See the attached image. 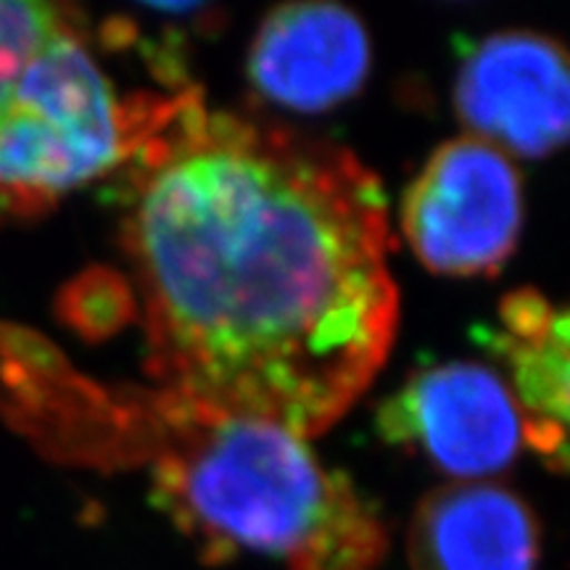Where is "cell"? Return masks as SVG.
I'll return each instance as SVG.
<instances>
[{
  "instance_id": "cell-1",
  "label": "cell",
  "mask_w": 570,
  "mask_h": 570,
  "mask_svg": "<svg viewBox=\"0 0 570 570\" xmlns=\"http://www.w3.org/2000/svg\"><path fill=\"white\" fill-rule=\"evenodd\" d=\"M122 244L161 391L325 433L386 365L399 325L381 180L348 148L142 98Z\"/></svg>"
},
{
  "instance_id": "cell-2",
  "label": "cell",
  "mask_w": 570,
  "mask_h": 570,
  "mask_svg": "<svg viewBox=\"0 0 570 570\" xmlns=\"http://www.w3.org/2000/svg\"><path fill=\"white\" fill-rule=\"evenodd\" d=\"M119 407L151 433L154 494L206 562L259 554L288 570H375L386 558L377 510L306 439L161 389Z\"/></svg>"
},
{
  "instance_id": "cell-3",
  "label": "cell",
  "mask_w": 570,
  "mask_h": 570,
  "mask_svg": "<svg viewBox=\"0 0 570 570\" xmlns=\"http://www.w3.org/2000/svg\"><path fill=\"white\" fill-rule=\"evenodd\" d=\"M138 104H122L75 21L24 63L0 106V212H40L122 167Z\"/></svg>"
},
{
  "instance_id": "cell-4",
  "label": "cell",
  "mask_w": 570,
  "mask_h": 570,
  "mask_svg": "<svg viewBox=\"0 0 570 570\" xmlns=\"http://www.w3.org/2000/svg\"><path fill=\"white\" fill-rule=\"evenodd\" d=\"M523 227V183L515 164L473 135L446 140L410 183L402 230L431 273H497Z\"/></svg>"
},
{
  "instance_id": "cell-5",
  "label": "cell",
  "mask_w": 570,
  "mask_h": 570,
  "mask_svg": "<svg viewBox=\"0 0 570 570\" xmlns=\"http://www.w3.org/2000/svg\"><path fill=\"white\" fill-rule=\"evenodd\" d=\"M377 431L462 481L510 468L523 444L508 383L475 362L420 370L377 410Z\"/></svg>"
},
{
  "instance_id": "cell-6",
  "label": "cell",
  "mask_w": 570,
  "mask_h": 570,
  "mask_svg": "<svg viewBox=\"0 0 570 570\" xmlns=\"http://www.w3.org/2000/svg\"><path fill=\"white\" fill-rule=\"evenodd\" d=\"M454 106L473 138L504 156H550L568 138V56L558 40L531 30L489 35L460 63Z\"/></svg>"
},
{
  "instance_id": "cell-7",
  "label": "cell",
  "mask_w": 570,
  "mask_h": 570,
  "mask_svg": "<svg viewBox=\"0 0 570 570\" xmlns=\"http://www.w3.org/2000/svg\"><path fill=\"white\" fill-rule=\"evenodd\" d=\"M370 71L362 19L338 3H285L265 17L248 53V77L267 101L325 111L360 92Z\"/></svg>"
},
{
  "instance_id": "cell-8",
  "label": "cell",
  "mask_w": 570,
  "mask_h": 570,
  "mask_svg": "<svg viewBox=\"0 0 570 570\" xmlns=\"http://www.w3.org/2000/svg\"><path fill=\"white\" fill-rule=\"evenodd\" d=\"M407 554L415 570H539V520L515 491L460 481L417 504Z\"/></svg>"
},
{
  "instance_id": "cell-9",
  "label": "cell",
  "mask_w": 570,
  "mask_h": 570,
  "mask_svg": "<svg viewBox=\"0 0 570 570\" xmlns=\"http://www.w3.org/2000/svg\"><path fill=\"white\" fill-rule=\"evenodd\" d=\"M491 346L508 365L523 441L554 470L568 460V312L539 291H512L499 306Z\"/></svg>"
},
{
  "instance_id": "cell-10",
  "label": "cell",
  "mask_w": 570,
  "mask_h": 570,
  "mask_svg": "<svg viewBox=\"0 0 570 570\" xmlns=\"http://www.w3.org/2000/svg\"><path fill=\"white\" fill-rule=\"evenodd\" d=\"M63 9L30 0H0V106L35 51L67 24Z\"/></svg>"
}]
</instances>
